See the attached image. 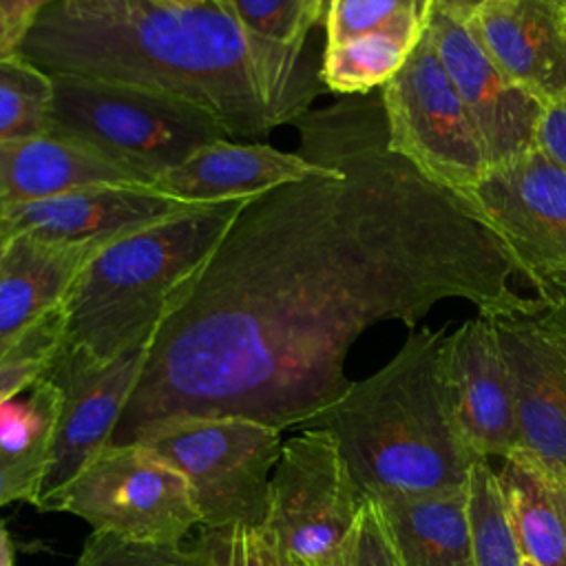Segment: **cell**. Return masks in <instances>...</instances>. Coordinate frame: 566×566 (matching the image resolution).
I'll use <instances>...</instances> for the list:
<instances>
[{
    "label": "cell",
    "instance_id": "1",
    "mask_svg": "<svg viewBox=\"0 0 566 566\" xmlns=\"http://www.w3.org/2000/svg\"><path fill=\"white\" fill-rule=\"evenodd\" d=\"M294 126L327 170L241 206L155 329L111 442L175 416L305 429L349 389L345 358L376 323L413 325L444 298L544 310L471 206L389 150L380 99L347 95Z\"/></svg>",
    "mask_w": 566,
    "mask_h": 566
},
{
    "label": "cell",
    "instance_id": "2",
    "mask_svg": "<svg viewBox=\"0 0 566 566\" xmlns=\"http://www.w3.org/2000/svg\"><path fill=\"white\" fill-rule=\"evenodd\" d=\"M20 53L49 75L97 77L184 99L239 142H263L294 124L323 88L305 49L248 33L221 0L197 7L55 0Z\"/></svg>",
    "mask_w": 566,
    "mask_h": 566
},
{
    "label": "cell",
    "instance_id": "3",
    "mask_svg": "<svg viewBox=\"0 0 566 566\" xmlns=\"http://www.w3.org/2000/svg\"><path fill=\"white\" fill-rule=\"evenodd\" d=\"M444 332L422 329L376 374L349 389L312 424L327 429L367 500L469 489L482 458L469 444L444 367Z\"/></svg>",
    "mask_w": 566,
    "mask_h": 566
},
{
    "label": "cell",
    "instance_id": "4",
    "mask_svg": "<svg viewBox=\"0 0 566 566\" xmlns=\"http://www.w3.org/2000/svg\"><path fill=\"white\" fill-rule=\"evenodd\" d=\"M245 201L195 206L99 243L62 303L60 352L108 363L148 345Z\"/></svg>",
    "mask_w": 566,
    "mask_h": 566
},
{
    "label": "cell",
    "instance_id": "5",
    "mask_svg": "<svg viewBox=\"0 0 566 566\" xmlns=\"http://www.w3.org/2000/svg\"><path fill=\"white\" fill-rule=\"evenodd\" d=\"M51 77L49 130L91 146L148 186L201 146L232 139L212 115L184 99L97 77Z\"/></svg>",
    "mask_w": 566,
    "mask_h": 566
},
{
    "label": "cell",
    "instance_id": "6",
    "mask_svg": "<svg viewBox=\"0 0 566 566\" xmlns=\"http://www.w3.org/2000/svg\"><path fill=\"white\" fill-rule=\"evenodd\" d=\"M175 467L192 495L199 526H263L281 431L245 418L175 416L137 429L130 440Z\"/></svg>",
    "mask_w": 566,
    "mask_h": 566
},
{
    "label": "cell",
    "instance_id": "7",
    "mask_svg": "<svg viewBox=\"0 0 566 566\" xmlns=\"http://www.w3.org/2000/svg\"><path fill=\"white\" fill-rule=\"evenodd\" d=\"M38 509L71 513L93 533L144 544H184L199 526L184 475L139 442H108Z\"/></svg>",
    "mask_w": 566,
    "mask_h": 566
},
{
    "label": "cell",
    "instance_id": "8",
    "mask_svg": "<svg viewBox=\"0 0 566 566\" xmlns=\"http://www.w3.org/2000/svg\"><path fill=\"white\" fill-rule=\"evenodd\" d=\"M367 497L323 427H305L283 442L270 478L265 531L290 566H343Z\"/></svg>",
    "mask_w": 566,
    "mask_h": 566
},
{
    "label": "cell",
    "instance_id": "9",
    "mask_svg": "<svg viewBox=\"0 0 566 566\" xmlns=\"http://www.w3.org/2000/svg\"><path fill=\"white\" fill-rule=\"evenodd\" d=\"M387 146L438 186L462 195L489 170L480 135L429 31L382 86Z\"/></svg>",
    "mask_w": 566,
    "mask_h": 566
},
{
    "label": "cell",
    "instance_id": "10",
    "mask_svg": "<svg viewBox=\"0 0 566 566\" xmlns=\"http://www.w3.org/2000/svg\"><path fill=\"white\" fill-rule=\"evenodd\" d=\"M502 239L520 274L566 263V168L537 146L460 195Z\"/></svg>",
    "mask_w": 566,
    "mask_h": 566
},
{
    "label": "cell",
    "instance_id": "11",
    "mask_svg": "<svg viewBox=\"0 0 566 566\" xmlns=\"http://www.w3.org/2000/svg\"><path fill=\"white\" fill-rule=\"evenodd\" d=\"M427 31L480 135L489 168L531 150L544 104L497 69L467 22L431 9Z\"/></svg>",
    "mask_w": 566,
    "mask_h": 566
},
{
    "label": "cell",
    "instance_id": "12",
    "mask_svg": "<svg viewBox=\"0 0 566 566\" xmlns=\"http://www.w3.org/2000/svg\"><path fill=\"white\" fill-rule=\"evenodd\" d=\"M146 352L148 345L108 363H88L57 349L46 376L60 387L62 402L40 500L62 489L91 455L113 440L142 374Z\"/></svg>",
    "mask_w": 566,
    "mask_h": 566
},
{
    "label": "cell",
    "instance_id": "13",
    "mask_svg": "<svg viewBox=\"0 0 566 566\" xmlns=\"http://www.w3.org/2000/svg\"><path fill=\"white\" fill-rule=\"evenodd\" d=\"M511 369L522 449L566 471V318L491 316Z\"/></svg>",
    "mask_w": 566,
    "mask_h": 566
},
{
    "label": "cell",
    "instance_id": "14",
    "mask_svg": "<svg viewBox=\"0 0 566 566\" xmlns=\"http://www.w3.org/2000/svg\"><path fill=\"white\" fill-rule=\"evenodd\" d=\"M444 367L458 422L482 458H506L522 444L517 396L495 323L486 314L444 340Z\"/></svg>",
    "mask_w": 566,
    "mask_h": 566
},
{
    "label": "cell",
    "instance_id": "15",
    "mask_svg": "<svg viewBox=\"0 0 566 566\" xmlns=\"http://www.w3.org/2000/svg\"><path fill=\"white\" fill-rule=\"evenodd\" d=\"M195 208L153 186H88L49 199L0 208V239L111 241Z\"/></svg>",
    "mask_w": 566,
    "mask_h": 566
},
{
    "label": "cell",
    "instance_id": "16",
    "mask_svg": "<svg viewBox=\"0 0 566 566\" xmlns=\"http://www.w3.org/2000/svg\"><path fill=\"white\" fill-rule=\"evenodd\" d=\"M467 27L509 80L544 106L566 102V0H493Z\"/></svg>",
    "mask_w": 566,
    "mask_h": 566
},
{
    "label": "cell",
    "instance_id": "17",
    "mask_svg": "<svg viewBox=\"0 0 566 566\" xmlns=\"http://www.w3.org/2000/svg\"><path fill=\"white\" fill-rule=\"evenodd\" d=\"M323 161L298 150H279L265 142L217 139L201 146L179 166L159 175L153 188L192 206L241 201L276 186L325 172Z\"/></svg>",
    "mask_w": 566,
    "mask_h": 566
},
{
    "label": "cell",
    "instance_id": "18",
    "mask_svg": "<svg viewBox=\"0 0 566 566\" xmlns=\"http://www.w3.org/2000/svg\"><path fill=\"white\" fill-rule=\"evenodd\" d=\"M104 241L13 237L0 252V354L57 310L77 272Z\"/></svg>",
    "mask_w": 566,
    "mask_h": 566
},
{
    "label": "cell",
    "instance_id": "19",
    "mask_svg": "<svg viewBox=\"0 0 566 566\" xmlns=\"http://www.w3.org/2000/svg\"><path fill=\"white\" fill-rule=\"evenodd\" d=\"M108 184L148 186L91 146L53 130L0 142V208Z\"/></svg>",
    "mask_w": 566,
    "mask_h": 566
},
{
    "label": "cell",
    "instance_id": "20",
    "mask_svg": "<svg viewBox=\"0 0 566 566\" xmlns=\"http://www.w3.org/2000/svg\"><path fill=\"white\" fill-rule=\"evenodd\" d=\"M497 482L522 557L566 566V471L517 447L502 458Z\"/></svg>",
    "mask_w": 566,
    "mask_h": 566
},
{
    "label": "cell",
    "instance_id": "21",
    "mask_svg": "<svg viewBox=\"0 0 566 566\" xmlns=\"http://www.w3.org/2000/svg\"><path fill=\"white\" fill-rule=\"evenodd\" d=\"M371 502L405 566H475L469 489Z\"/></svg>",
    "mask_w": 566,
    "mask_h": 566
},
{
    "label": "cell",
    "instance_id": "22",
    "mask_svg": "<svg viewBox=\"0 0 566 566\" xmlns=\"http://www.w3.org/2000/svg\"><path fill=\"white\" fill-rule=\"evenodd\" d=\"M422 33L424 29H382L325 44L318 80L338 95H365L374 86H385Z\"/></svg>",
    "mask_w": 566,
    "mask_h": 566
},
{
    "label": "cell",
    "instance_id": "23",
    "mask_svg": "<svg viewBox=\"0 0 566 566\" xmlns=\"http://www.w3.org/2000/svg\"><path fill=\"white\" fill-rule=\"evenodd\" d=\"M53 77L22 53L0 57V142L49 130Z\"/></svg>",
    "mask_w": 566,
    "mask_h": 566
},
{
    "label": "cell",
    "instance_id": "24",
    "mask_svg": "<svg viewBox=\"0 0 566 566\" xmlns=\"http://www.w3.org/2000/svg\"><path fill=\"white\" fill-rule=\"evenodd\" d=\"M469 517L475 566H524L497 473L489 460L475 462L469 473Z\"/></svg>",
    "mask_w": 566,
    "mask_h": 566
},
{
    "label": "cell",
    "instance_id": "25",
    "mask_svg": "<svg viewBox=\"0 0 566 566\" xmlns=\"http://www.w3.org/2000/svg\"><path fill=\"white\" fill-rule=\"evenodd\" d=\"M60 402V387L46 374L27 391L4 400L0 405V449L51 455Z\"/></svg>",
    "mask_w": 566,
    "mask_h": 566
},
{
    "label": "cell",
    "instance_id": "26",
    "mask_svg": "<svg viewBox=\"0 0 566 566\" xmlns=\"http://www.w3.org/2000/svg\"><path fill=\"white\" fill-rule=\"evenodd\" d=\"M431 0H327L325 44L382 29H427Z\"/></svg>",
    "mask_w": 566,
    "mask_h": 566
},
{
    "label": "cell",
    "instance_id": "27",
    "mask_svg": "<svg viewBox=\"0 0 566 566\" xmlns=\"http://www.w3.org/2000/svg\"><path fill=\"white\" fill-rule=\"evenodd\" d=\"M239 24L272 44L305 49L307 33L323 20V0H221Z\"/></svg>",
    "mask_w": 566,
    "mask_h": 566
},
{
    "label": "cell",
    "instance_id": "28",
    "mask_svg": "<svg viewBox=\"0 0 566 566\" xmlns=\"http://www.w3.org/2000/svg\"><path fill=\"white\" fill-rule=\"evenodd\" d=\"M62 345V305L0 354V405L38 382Z\"/></svg>",
    "mask_w": 566,
    "mask_h": 566
},
{
    "label": "cell",
    "instance_id": "29",
    "mask_svg": "<svg viewBox=\"0 0 566 566\" xmlns=\"http://www.w3.org/2000/svg\"><path fill=\"white\" fill-rule=\"evenodd\" d=\"M75 566H208V557L197 542L192 546L144 544L91 533Z\"/></svg>",
    "mask_w": 566,
    "mask_h": 566
},
{
    "label": "cell",
    "instance_id": "30",
    "mask_svg": "<svg viewBox=\"0 0 566 566\" xmlns=\"http://www.w3.org/2000/svg\"><path fill=\"white\" fill-rule=\"evenodd\" d=\"M197 544L203 548L208 566H281L265 526L203 528Z\"/></svg>",
    "mask_w": 566,
    "mask_h": 566
},
{
    "label": "cell",
    "instance_id": "31",
    "mask_svg": "<svg viewBox=\"0 0 566 566\" xmlns=\"http://www.w3.org/2000/svg\"><path fill=\"white\" fill-rule=\"evenodd\" d=\"M343 566H405L387 533L380 511L371 500L365 502L358 515Z\"/></svg>",
    "mask_w": 566,
    "mask_h": 566
},
{
    "label": "cell",
    "instance_id": "32",
    "mask_svg": "<svg viewBox=\"0 0 566 566\" xmlns=\"http://www.w3.org/2000/svg\"><path fill=\"white\" fill-rule=\"evenodd\" d=\"M46 471V453H7L0 449V506L9 502L38 506Z\"/></svg>",
    "mask_w": 566,
    "mask_h": 566
},
{
    "label": "cell",
    "instance_id": "33",
    "mask_svg": "<svg viewBox=\"0 0 566 566\" xmlns=\"http://www.w3.org/2000/svg\"><path fill=\"white\" fill-rule=\"evenodd\" d=\"M55 0H0V57L20 53L40 13Z\"/></svg>",
    "mask_w": 566,
    "mask_h": 566
},
{
    "label": "cell",
    "instance_id": "34",
    "mask_svg": "<svg viewBox=\"0 0 566 566\" xmlns=\"http://www.w3.org/2000/svg\"><path fill=\"white\" fill-rule=\"evenodd\" d=\"M535 146L566 168V102L544 106L535 130Z\"/></svg>",
    "mask_w": 566,
    "mask_h": 566
},
{
    "label": "cell",
    "instance_id": "35",
    "mask_svg": "<svg viewBox=\"0 0 566 566\" xmlns=\"http://www.w3.org/2000/svg\"><path fill=\"white\" fill-rule=\"evenodd\" d=\"M535 287V296L544 301V310L566 318V263L539 268L528 276Z\"/></svg>",
    "mask_w": 566,
    "mask_h": 566
},
{
    "label": "cell",
    "instance_id": "36",
    "mask_svg": "<svg viewBox=\"0 0 566 566\" xmlns=\"http://www.w3.org/2000/svg\"><path fill=\"white\" fill-rule=\"evenodd\" d=\"M489 2L493 0H431V9L442 11L460 22H469Z\"/></svg>",
    "mask_w": 566,
    "mask_h": 566
},
{
    "label": "cell",
    "instance_id": "37",
    "mask_svg": "<svg viewBox=\"0 0 566 566\" xmlns=\"http://www.w3.org/2000/svg\"><path fill=\"white\" fill-rule=\"evenodd\" d=\"M0 566H15V548L4 522H0Z\"/></svg>",
    "mask_w": 566,
    "mask_h": 566
},
{
    "label": "cell",
    "instance_id": "38",
    "mask_svg": "<svg viewBox=\"0 0 566 566\" xmlns=\"http://www.w3.org/2000/svg\"><path fill=\"white\" fill-rule=\"evenodd\" d=\"M157 4H166V7H197V4H206L210 0H150Z\"/></svg>",
    "mask_w": 566,
    "mask_h": 566
},
{
    "label": "cell",
    "instance_id": "39",
    "mask_svg": "<svg viewBox=\"0 0 566 566\" xmlns=\"http://www.w3.org/2000/svg\"><path fill=\"white\" fill-rule=\"evenodd\" d=\"M524 566H537V564H533L531 559H524Z\"/></svg>",
    "mask_w": 566,
    "mask_h": 566
},
{
    "label": "cell",
    "instance_id": "40",
    "mask_svg": "<svg viewBox=\"0 0 566 566\" xmlns=\"http://www.w3.org/2000/svg\"><path fill=\"white\" fill-rule=\"evenodd\" d=\"M2 248H4V239H0V252H2Z\"/></svg>",
    "mask_w": 566,
    "mask_h": 566
},
{
    "label": "cell",
    "instance_id": "41",
    "mask_svg": "<svg viewBox=\"0 0 566 566\" xmlns=\"http://www.w3.org/2000/svg\"><path fill=\"white\" fill-rule=\"evenodd\" d=\"M281 566H290V564H285V562H281Z\"/></svg>",
    "mask_w": 566,
    "mask_h": 566
},
{
    "label": "cell",
    "instance_id": "42",
    "mask_svg": "<svg viewBox=\"0 0 566 566\" xmlns=\"http://www.w3.org/2000/svg\"><path fill=\"white\" fill-rule=\"evenodd\" d=\"M323 2H325V7H327V0H323Z\"/></svg>",
    "mask_w": 566,
    "mask_h": 566
}]
</instances>
